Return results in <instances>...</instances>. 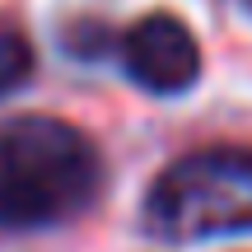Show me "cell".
<instances>
[{
    "label": "cell",
    "mask_w": 252,
    "mask_h": 252,
    "mask_svg": "<svg viewBox=\"0 0 252 252\" xmlns=\"http://www.w3.org/2000/svg\"><path fill=\"white\" fill-rule=\"evenodd\" d=\"M248 5H252V0H248Z\"/></svg>",
    "instance_id": "5"
},
{
    "label": "cell",
    "mask_w": 252,
    "mask_h": 252,
    "mask_svg": "<svg viewBox=\"0 0 252 252\" xmlns=\"http://www.w3.org/2000/svg\"><path fill=\"white\" fill-rule=\"evenodd\" d=\"M122 65L140 89L150 94H182L201 75V47L196 33L168 9L140 14L122 33Z\"/></svg>",
    "instance_id": "3"
},
{
    "label": "cell",
    "mask_w": 252,
    "mask_h": 252,
    "mask_svg": "<svg viewBox=\"0 0 252 252\" xmlns=\"http://www.w3.org/2000/svg\"><path fill=\"white\" fill-rule=\"evenodd\" d=\"M33 75V42L14 19H0V94L19 89Z\"/></svg>",
    "instance_id": "4"
},
{
    "label": "cell",
    "mask_w": 252,
    "mask_h": 252,
    "mask_svg": "<svg viewBox=\"0 0 252 252\" xmlns=\"http://www.w3.org/2000/svg\"><path fill=\"white\" fill-rule=\"evenodd\" d=\"M103 182L98 150L61 117L24 112L0 122V224L47 229L80 215Z\"/></svg>",
    "instance_id": "1"
},
{
    "label": "cell",
    "mask_w": 252,
    "mask_h": 252,
    "mask_svg": "<svg viewBox=\"0 0 252 252\" xmlns=\"http://www.w3.org/2000/svg\"><path fill=\"white\" fill-rule=\"evenodd\" d=\"M145 229L173 243L224 238L252 229V145H206L154 178Z\"/></svg>",
    "instance_id": "2"
}]
</instances>
